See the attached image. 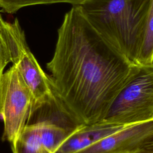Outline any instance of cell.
<instances>
[{
  "instance_id": "6da1fadb",
  "label": "cell",
  "mask_w": 153,
  "mask_h": 153,
  "mask_svg": "<svg viewBox=\"0 0 153 153\" xmlns=\"http://www.w3.org/2000/svg\"><path fill=\"white\" fill-rule=\"evenodd\" d=\"M136 66L96 30L79 6L65 14L47 63L56 96L79 125L103 120Z\"/></svg>"
},
{
  "instance_id": "7a4b0ae2",
  "label": "cell",
  "mask_w": 153,
  "mask_h": 153,
  "mask_svg": "<svg viewBox=\"0 0 153 153\" xmlns=\"http://www.w3.org/2000/svg\"><path fill=\"white\" fill-rule=\"evenodd\" d=\"M151 1L88 0L79 7L96 30L137 65Z\"/></svg>"
},
{
  "instance_id": "3957f363",
  "label": "cell",
  "mask_w": 153,
  "mask_h": 153,
  "mask_svg": "<svg viewBox=\"0 0 153 153\" xmlns=\"http://www.w3.org/2000/svg\"><path fill=\"white\" fill-rule=\"evenodd\" d=\"M153 118V63L136 65L102 121L132 125Z\"/></svg>"
},
{
  "instance_id": "277c9868",
  "label": "cell",
  "mask_w": 153,
  "mask_h": 153,
  "mask_svg": "<svg viewBox=\"0 0 153 153\" xmlns=\"http://www.w3.org/2000/svg\"><path fill=\"white\" fill-rule=\"evenodd\" d=\"M34 99L15 65L0 78V115L4 123L3 139L13 142L27 124Z\"/></svg>"
},
{
  "instance_id": "5b68a950",
  "label": "cell",
  "mask_w": 153,
  "mask_h": 153,
  "mask_svg": "<svg viewBox=\"0 0 153 153\" xmlns=\"http://www.w3.org/2000/svg\"><path fill=\"white\" fill-rule=\"evenodd\" d=\"M153 136V118L128 125L76 153H134Z\"/></svg>"
},
{
  "instance_id": "8992f818",
  "label": "cell",
  "mask_w": 153,
  "mask_h": 153,
  "mask_svg": "<svg viewBox=\"0 0 153 153\" xmlns=\"http://www.w3.org/2000/svg\"><path fill=\"white\" fill-rule=\"evenodd\" d=\"M14 65L17 68L34 99L33 109L53 97L54 93L50 77L42 69L30 50Z\"/></svg>"
},
{
  "instance_id": "52a82bcc",
  "label": "cell",
  "mask_w": 153,
  "mask_h": 153,
  "mask_svg": "<svg viewBox=\"0 0 153 153\" xmlns=\"http://www.w3.org/2000/svg\"><path fill=\"white\" fill-rule=\"evenodd\" d=\"M126 126L105 121L80 125L63 141L54 153H76Z\"/></svg>"
},
{
  "instance_id": "ba28073f",
  "label": "cell",
  "mask_w": 153,
  "mask_h": 153,
  "mask_svg": "<svg viewBox=\"0 0 153 153\" xmlns=\"http://www.w3.org/2000/svg\"><path fill=\"white\" fill-rule=\"evenodd\" d=\"M29 50L18 20L8 22L0 14V78L8 63L16 65Z\"/></svg>"
},
{
  "instance_id": "9c48e42d",
  "label": "cell",
  "mask_w": 153,
  "mask_h": 153,
  "mask_svg": "<svg viewBox=\"0 0 153 153\" xmlns=\"http://www.w3.org/2000/svg\"><path fill=\"white\" fill-rule=\"evenodd\" d=\"M11 145L13 153H41V123L26 124Z\"/></svg>"
},
{
  "instance_id": "30bf717a",
  "label": "cell",
  "mask_w": 153,
  "mask_h": 153,
  "mask_svg": "<svg viewBox=\"0 0 153 153\" xmlns=\"http://www.w3.org/2000/svg\"><path fill=\"white\" fill-rule=\"evenodd\" d=\"M153 63V0L147 13L143 38L137 60V65Z\"/></svg>"
},
{
  "instance_id": "8fae6325",
  "label": "cell",
  "mask_w": 153,
  "mask_h": 153,
  "mask_svg": "<svg viewBox=\"0 0 153 153\" xmlns=\"http://www.w3.org/2000/svg\"><path fill=\"white\" fill-rule=\"evenodd\" d=\"M88 0H0V10L8 14H13L23 8L57 3H67L72 6H80Z\"/></svg>"
},
{
  "instance_id": "7c38bea8",
  "label": "cell",
  "mask_w": 153,
  "mask_h": 153,
  "mask_svg": "<svg viewBox=\"0 0 153 153\" xmlns=\"http://www.w3.org/2000/svg\"><path fill=\"white\" fill-rule=\"evenodd\" d=\"M134 153H153V136L145 140Z\"/></svg>"
},
{
  "instance_id": "4fadbf2b",
  "label": "cell",
  "mask_w": 153,
  "mask_h": 153,
  "mask_svg": "<svg viewBox=\"0 0 153 153\" xmlns=\"http://www.w3.org/2000/svg\"><path fill=\"white\" fill-rule=\"evenodd\" d=\"M41 153H51L50 152H48L47 151H45V150H43L41 149Z\"/></svg>"
}]
</instances>
